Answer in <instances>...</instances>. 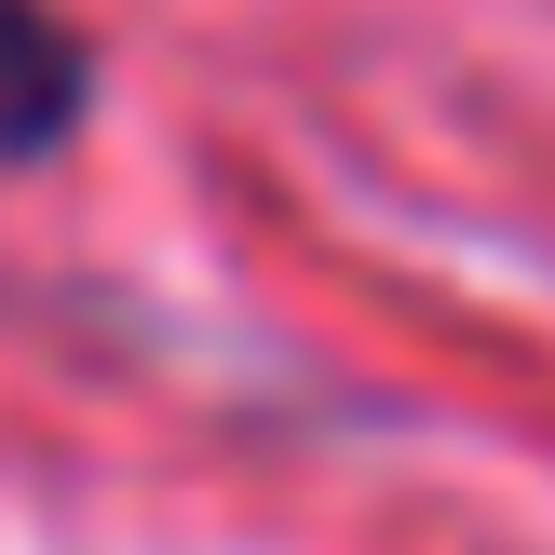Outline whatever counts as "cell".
<instances>
[{"label": "cell", "instance_id": "obj_1", "mask_svg": "<svg viewBox=\"0 0 555 555\" xmlns=\"http://www.w3.org/2000/svg\"><path fill=\"white\" fill-rule=\"evenodd\" d=\"M95 122V41L54 0H0V177L14 163H54Z\"/></svg>", "mask_w": 555, "mask_h": 555}]
</instances>
